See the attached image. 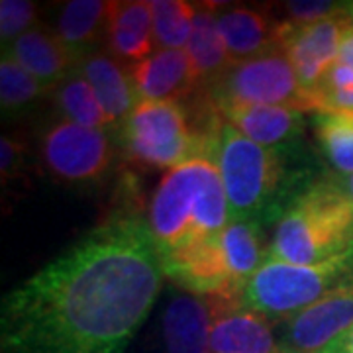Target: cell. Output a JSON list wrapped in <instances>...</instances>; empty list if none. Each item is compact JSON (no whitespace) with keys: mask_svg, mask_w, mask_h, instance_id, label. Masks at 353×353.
<instances>
[{"mask_svg":"<svg viewBox=\"0 0 353 353\" xmlns=\"http://www.w3.org/2000/svg\"><path fill=\"white\" fill-rule=\"evenodd\" d=\"M352 24L345 10L334 18L308 26L277 24V46L287 53L296 77L312 97L322 77L340 57V46L347 26ZM316 101V99H314Z\"/></svg>","mask_w":353,"mask_h":353,"instance_id":"obj_9","label":"cell"},{"mask_svg":"<svg viewBox=\"0 0 353 353\" xmlns=\"http://www.w3.org/2000/svg\"><path fill=\"white\" fill-rule=\"evenodd\" d=\"M228 224L226 190L212 155L199 153L176 165L153 190L148 226L161 263L214 240Z\"/></svg>","mask_w":353,"mask_h":353,"instance_id":"obj_2","label":"cell"},{"mask_svg":"<svg viewBox=\"0 0 353 353\" xmlns=\"http://www.w3.org/2000/svg\"><path fill=\"white\" fill-rule=\"evenodd\" d=\"M152 10L157 50H187L194 20V4L185 0H153Z\"/></svg>","mask_w":353,"mask_h":353,"instance_id":"obj_24","label":"cell"},{"mask_svg":"<svg viewBox=\"0 0 353 353\" xmlns=\"http://www.w3.org/2000/svg\"><path fill=\"white\" fill-rule=\"evenodd\" d=\"M187 55L201 85H210L232 65L226 43L218 28V4L199 2L194 4V20L187 43Z\"/></svg>","mask_w":353,"mask_h":353,"instance_id":"obj_19","label":"cell"},{"mask_svg":"<svg viewBox=\"0 0 353 353\" xmlns=\"http://www.w3.org/2000/svg\"><path fill=\"white\" fill-rule=\"evenodd\" d=\"M353 273V248L316 265H292L265 259L243 290V306L267 320L287 322L320 301Z\"/></svg>","mask_w":353,"mask_h":353,"instance_id":"obj_5","label":"cell"},{"mask_svg":"<svg viewBox=\"0 0 353 353\" xmlns=\"http://www.w3.org/2000/svg\"><path fill=\"white\" fill-rule=\"evenodd\" d=\"M39 155L43 169L55 183L87 187L99 183L110 171L114 143L106 130H92L61 120L43 132Z\"/></svg>","mask_w":353,"mask_h":353,"instance_id":"obj_8","label":"cell"},{"mask_svg":"<svg viewBox=\"0 0 353 353\" xmlns=\"http://www.w3.org/2000/svg\"><path fill=\"white\" fill-rule=\"evenodd\" d=\"M210 155L226 190L230 222H259L275 206L285 183L281 152L255 143L224 120L216 132Z\"/></svg>","mask_w":353,"mask_h":353,"instance_id":"obj_4","label":"cell"},{"mask_svg":"<svg viewBox=\"0 0 353 353\" xmlns=\"http://www.w3.org/2000/svg\"><path fill=\"white\" fill-rule=\"evenodd\" d=\"M316 112L352 114L353 116V69L336 61L322 77L314 90Z\"/></svg>","mask_w":353,"mask_h":353,"instance_id":"obj_26","label":"cell"},{"mask_svg":"<svg viewBox=\"0 0 353 353\" xmlns=\"http://www.w3.org/2000/svg\"><path fill=\"white\" fill-rule=\"evenodd\" d=\"M118 141L128 161L143 169L171 171L206 153L187 106L173 101L139 102L120 126Z\"/></svg>","mask_w":353,"mask_h":353,"instance_id":"obj_6","label":"cell"},{"mask_svg":"<svg viewBox=\"0 0 353 353\" xmlns=\"http://www.w3.org/2000/svg\"><path fill=\"white\" fill-rule=\"evenodd\" d=\"M218 28L232 63H241L277 46L275 30L267 14L248 6H218Z\"/></svg>","mask_w":353,"mask_h":353,"instance_id":"obj_18","label":"cell"},{"mask_svg":"<svg viewBox=\"0 0 353 353\" xmlns=\"http://www.w3.org/2000/svg\"><path fill=\"white\" fill-rule=\"evenodd\" d=\"M220 245L226 257L232 285L243 294L250 279L257 273V269L265 261V255L261 252L259 222L253 220L230 222L226 230L220 234Z\"/></svg>","mask_w":353,"mask_h":353,"instance_id":"obj_21","label":"cell"},{"mask_svg":"<svg viewBox=\"0 0 353 353\" xmlns=\"http://www.w3.org/2000/svg\"><path fill=\"white\" fill-rule=\"evenodd\" d=\"M210 353H281L271 320L238 304L210 314Z\"/></svg>","mask_w":353,"mask_h":353,"instance_id":"obj_16","label":"cell"},{"mask_svg":"<svg viewBox=\"0 0 353 353\" xmlns=\"http://www.w3.org/2000/svg\"><path fill=\"white\" fill-rule=\"evenodd\" d=\"M26 155L28 148L22 139L14 136H2L0 139V176L2 183L14 181L20 176L26 169Z\"/></svg>","mask_w":353,"mask_h":353,"instance_id":"obj_29","label":"cell"},{"mask_svg":"<svg viewBox=\"0 0 353 353\" xmlns=\"http://www.w3.org/2000/svg\"><path fill=\"white\" fill-rule=\"evenodd\" d=\"M314 136L322 155L338 176L353 175V116L318 110Z\"/></svg>","mask_w":353,"mask_h":353,"instance_id":"obj_22","label":"cell"},{"mask_svg":"<svg viewBox=\"0 0 353 353\" xmlns=\"http://www.w3.org/2000/svg\"><path fill=\"white\" fill-rule=\"evenodd\" d=\"M163 277L148 218L114 212L2 299L0 353H124Z\"/></svg>","mask_w":353,"mask_h":353,"instance_id":"obj_1","label":"cell"},{"mask_svg":"<svg viewBox=\"0 0 353 353\" xmlns=\"http://www.w3.org/2000/svg\"><path fill=\"white\" fill-rule=\"evenodd\" d=\"M353 324V273L320 301L283 322L281 353H318Z\"/></svg>","mask_w":353,"mask_h":353,"instance_id":"obj_10","label":"cell"},{"mask_svg":"<svg viewBox=\"0 0 353 353\" xmlns=\"http://www.w3.org/2000/svg\"><path fill=\"white\" fill-rule=\"evenodd\" d=\"M48 88L26 69L2 53L0 61V104L4 112H20L32 102L41 99Z\"/></svg>","mask_w":353,"mask_h":353,"instance_id":"obj_25","label":"cell"},{"mask_svg":"<svg viewBox=\"0 0 353 353\" xmlns=\"http://www.w3.org/2000/svg\"><path fill=\"white\" fill-rule=\"evenodd\" d=\"M206 92L216 106L269 104L316 112L314 97L301 85L287 53L279 46L253 59L232 63L206 85Z\"/></svg>","mask_w":353,"mask_h":353,"instance_id":"obj_7","label":"cell"},{"mask_svg":"<svg viewBox=\"0 0 353 353\" xmlns=\"http://www.w3.org/2000/svg\"><path fill=\"white\" fill-rule=\"evenodd\" d=\"M285 14H287V24L292 26H308L316 24V22H322V20H328L334 18L345 10V2H322V0H316V2H285L283 4Z\"/></svg>","mask_w":353,"mask_h":353,"instance_id":"obj_28","label":"cell"},{"mask_svg":"<svg viewBox=\"0 0 353 353\" xmlns=\"http://www.w3.org/2000/svg\"><path fill=\"white\" fill-rule=\"evenodd\" d=\"M4 55L36 77L48 90L59 87L81 61L53 30L41 26H36L22 38L16 39L8 51H4Z\"/></svg>","mask_w":353,"mask_h":353,"instance_id":"obj_14","label":"cell"},{"mask_svg":"<svg viewBox=\"0 0 353 353\" xmlns=\"http://www.w3.org/2000/svg\"><path fill=\"white\" fill-rule=\"evenodd\" d=\"M345 14L350 16V20L353 22V2H345Z\"/></svg>","mask_w":353,"mask_h":353,"instance_id":"obj_33","label":"cell"},{"mask_svg":"<svg viewBox=\"0 0 353 353\" xmlns=\"http://www.w3.org/2000/svg\"><path fill=\"white\" fill-rule=\"evenodd\" d=\"M218 110L230 126L255 143L271 150H279L285 143L299 139L304 130L303 112L289 106L224 104L218 106Z\"/></svg>","mask_w":353,"mask_h":353,"instance_id":"obj_15","label":"cell"},{"mask_svg":"<svg viewBox=\"0 0 353 353\" xmlns=\"http://www.w3.org/2000/svg\"><path fill=\"white\" fill-rule=\"evenodd\" d=\"M106 51L128 67L138 65L157 51L152 2L114 0L108 2Z\"/></svg>","mask_w":353,"mask_h":353,"instance_id":"obj_11","label":"cell"},{"mask_svg":"<svg viewBox=\"0 0 353 353\" xmlns=\"http://www.w3.org/2000/svg\"><path fill=\"white\" fill-rule=\"evenodd\" d=\"M318 353H353V324L347 330H343L338 338H334Z\"/></svg>","mask_w":353,"mask_h":353,"instance_id":"obj_30","label":"cell"},{"mask_svg":"<svg viewBox=\"0 0 353 353\" xmlns=\"http://www.w3.org/2000/svg\"><path fill=\"white\" fill-rule=\"evenodd\" d=\"M352 248L353 202L330 176L308 185L287 204L265 259L316 265Z\"/></svg>","mask_w":353,"mask_h":353,"instance_id":"obj_3","label":"cell"},{"mask_svg":"<svg viewBox=\"0 0 353 353\" xmlns=\"http://www.w3.org/2000/svg\"><path fill=\"white\" fill-rule=\"evenodd\" d=\"M38 6L30 0H2L0 2V39L2 48H10L18 38L36 28Z\"/></svg>","mask_w":353,"mask_h":353,"instance_id":"obj_27","label":"cell"},{"mask_svg":"<svg viewBox=\"0 0 353 353\" xmlns=\"http://www.w3.org/2000/svg\"><path fill=\"white\" fill-rule=\"evenodd\" d=\"M212 318L202 296L176 292L171 296L161 320L163 353H210Z\"/></svg>","mask_w":353,"mask_h":353,"instance_id":"obj_17","label":"cell"},{"mask_svg":"<svg viewBox=\"0 0 353 353\" xmlns=\"http://www.w3.org/2000/svg\"><path fill=\"white\" fill-rule=\"evenodd\" d=\"M334 179H336V183L341 187V190L350 196V201L353 202V175H347V176L334 175Z\"/></svg>","mask_w":353,"mask_h":353,"instance_id":"obj_32","label":"cell"},{"mask_svg":"<svg viewBox=\"0 0 353 353\" xmlns=\"http://www.w3.org/2000/svg\"><path fill=\"white\" fill-rule=\"evenodd\" d=\"M53 99L57 110L67 122L92 128V130L110 128V122L102 110L90 83L77 69L53 90Z\"/></svg>","mask_w":353,"mask_h":353,"instance_id":"obj_23","label":"cell"},{"mask_svg":"<svg viewBox=\"0 0 353 353\" xmlns=\"http://www.w3.org/2000/svg\"><path fill=\"white\" fill-rule=\"evenodd\" d=\"M338 61H341L343 65H347V67H352L353 69V22L347 26V30H345V34H343Z\"/></svg>","mask_w":353,"mask_h":353,"instance_id":"obj_31","label":"cell"},{"mask_svg":"<svg viewBox=\"0 0 353 353\" xmlns=\"http://www.w3.org/2000/svg\"><path fill=\"white\" fill-rule=\"evenodd\" d=\"M77 71L90 83L110 126H122L141 102L130 67L106 50H97L81 57Z\"/></svg>","mask_w":353,"mask_h":353,"instance_id":"obj_13","label":"cell"},{"mask_svg":"<svg viewBox=\"0 0 353 353\" xmlns=\"http://www.w3.org/2000/svg\"><path fill=\"white\" fill-rule=\"evenodd\" d=\"M108 18V2L104 0H71L61 4L53 32L77 57L97 51L99 41H104Z\"/></svg>","mask_w":353,"mask_h":353,"instance_id":"obj_20","label":"cell"},{"mask_svg":"<svg viewBox=\"0 0 353 353\" xmlns=\"http://www.w3.org/2000/svg\"><path fill=\"white\" fill-rule=\"evenodd\" d=\"M130 73L139 101H187L201 87L187 51L157 50L145 61L132 65Z\"/></svg>","mask_w":353,"mask_h":353,"instance_id":"obj_12","label":"cell"}]
</instances>
